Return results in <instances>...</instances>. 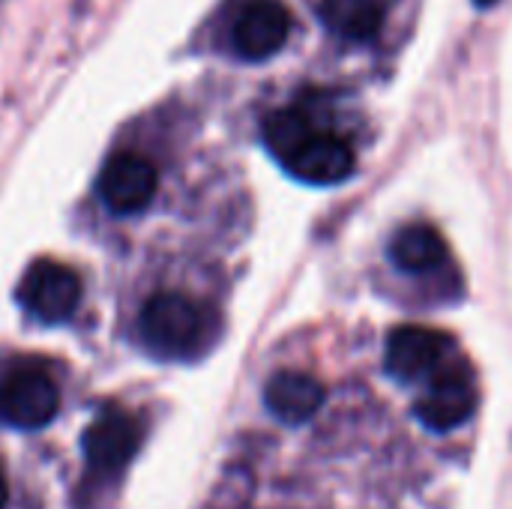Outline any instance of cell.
Instances as JSON below:
<instances>
[{
    "mask_svg": "<svg viewBox=\"0 0 512 509\" xmlns=\"http://www.w3.org/2000/svg\"><path fill=\"white\" fill-rule=\"evenodd\" d=\"M261 135L279 165L300 183L336 186L357 168L354 147L330 129H315L297 108L273 111L264 120Z\"/></svg>",
    "mask_w": 512,
    "mask_h": 509,
    "instance_id": "cell-1",
    "label": "cell"
},
{
    "mask_svg": "<svg viewBox=\"0 0 512 509\" xmlns=\"http://www.w3.org/2000/svg\"><path fill=\"white\" fill-rule=\"evenodd\" d=\"M141 342L162 360L198 357L213 339V312L180 291L153 294L138 318Z\"/></svg>",
    "mask_w": 512,
    "mask_h": 509,
    "instance_id": "cell-2",
    "label": "cell"
},
{
    "mask_svg": "<svg viewBox=\"0 0 512 509\" xmlns=\"http://www.w3.org/2000/svg\"><path fill=\"white\" fill-rule=\"evenodd\" d=\"M141 447V423L123 408H105L81 435L87 474L96 486L114 483Z\"/></svg>",
    "mask_w": 512,
    "mask_h": 509,
    "instance_id": "cell-3",
    "label": "cell"
},
{
    "mask_svg": "<svg viewBox=\"0 0 512 509\" xmlns=\"http://www.w3.org/2000/svg\"><path fill=\"white\" fill-rule=\"evenodd\" d=\"M291 36V12L279 0H237L231 9L228 39L240 60L261 63L285 48Z\"/></svg>",
    "mask_w": 512,
    "mask_h": 509,
    "instance_id": "cell-4",
    "label": "cell"
},
{
    "mask_svg": "<svg viewBox=\"0 0 512 509\" xmlns=\"http://www.w3.org/2000/svg\"><path fill=\"white\" fill-rule=\"evenodd\" d=\"M84 285L81 276L51 258H39L27 267L21 285H18V300L21 306L42 324H63L75 315L81 306Z\"/></svg>",
    "mask_w": 512,
    "mask_h": 509,
    "instance_id": "cell-5",
    "label": "cell"
},
{
    "mask_svg": "<svg viewBox=\"0 0 512 509\" xmlns=\"http://www.w3.org/2000/svg\"><path fill=\"white\" fill-rule=\"evenodd\" d=\"M60 411V390L39 366L12 369L0 381V420L21 432L45 429Z\"/></svg>",
    "mask_w": 512,
    "mask_h": 509,
    "instance_id": "cell-6",
    "label": "cell"
},
{
    "mask_svg": "<svg viewBox=\"0 0 512 509\" xmlns=\"http://www.w3.org/2000/svg\"><path fill=\"white\" fill-rule=\"evenodd\" d=\"M477 402H480V393H477L474 372L465 363H444L432 375L429 390L417 402L414 414L429 432L444 435V432L465 426L474 417Z\"/></svg>",
    "mask_w": 512,
    "mask_h": 509,
    "instance_id": "cell-7",
    "label": "cell"
},
{
    "mask_svg": "<svg viewBox=\"0 0 512 509\" xmlns=\"http://www.w3.org/2000/svg\"><path fill=\"white\" fill-rule=\"evenodd\" d=\"M450 351H453V342L447 333L432 330V327L405 324L387 336L384 366L396 381L411 384L420 378H432L447 363Z\"/></svg>",
    "mask_w": 512,
    "mask_h": 509,
    "instance_id": "cell-8",
    "label": "cell"
},
{
    "mask_svg": "<svg viewBox=\"0 0 512 509\" xmlns=\"http://www.w3.org/2000/svg\"><path fill=\"white\" fill-rule=\"evenodd\" d=\"M159 189V174L138 153H114L99 171V198L114 216H135L150 207Z\"/></svg>",
    "mask_w": 512,
    "mask_h": 509,
    "instance_id": "cell-9",
    "label": "cell"
},
{
    "mask_svg": "<svg viewBox=\"0 0 512 509\" xmlns=\"http://www.w3.org/2000/svg\"><path fill=\"white\" fill-rule=\"evenodd\" d=\"M324 399H327L324 384L318 378H312L309 372L282 369L264 387V405H267V411L279 423H285V426H303V423H309L321 411Z\"/></svg>",
    "mask_w": 512,
    "mask_h": 509,
    "instance_id": "cell-10",
    "label": "cell"
},
{
    "mask_svg": "<svg viewBox=\"0 0 512 509\" xmlns=\"http://www.w3.org/2000/svg\"><path fill=\"white\" fill-rule=\"evenodd\" d=\"M318 15L324 27L345 42H372L387 15L384 0H321Z\"/></svg>",
    "mask_w": 512,
    "mask_h": 509,
    "instance_id": "cell-11",
    "label": "cell"
},
{
    "mask_svg": "<svg viewBox=\"0 0 512 509\" xmlns=\"http://www.w3.org/2000/svg\"><path fill=\"white\" fill-rule=\"evenodd\" d=\"M390 261L402 273H432L447 261V243L432 225H405L390 240Z\"/></svg>",
    "mask_w": 512,
    "mask_h": 509,
    "instance_id": "cell-12",
    "label": "cell"
},
{
    "mask_svg": "<svg viewBox=\"0 0 512 509\" xmlns=\"http://www.w3.org/2000/svg\"><path fill=\"white\" fill-rule=\"evenodd\" d=\"M6 501H9V483H6V474L0 468V509L6 507Z\"/></svg>",
    "mask_w": 512,
    "mask_h": 509,
    "instance_id": "cell-13",
    "label": "cell"
},
{
    "mask_svg": "<svg viewBox=\"0 0 512 509\" xmlns=\"http://www.w3.org/2000/svg\"><path fill=\"white\" fill-rule=\"evenodd\" d=\"M474 3H477V6H480V9H483V6H492V3H495V0H474Z\"/></svg>",
    "mask_w": 512,
    "mask_h": 509,
    "instance_id": "cell-14",
    "label": "cell"
}]
</instances>
